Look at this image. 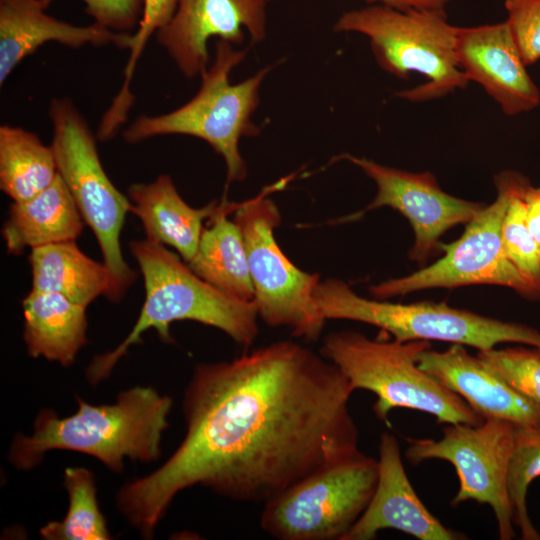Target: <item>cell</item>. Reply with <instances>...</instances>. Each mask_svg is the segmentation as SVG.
I'll list each match as a JSON object with an SVG mask.
<instances>
[{"label": "cell", "instance_id": "cell-1", "mask_svg": "<svg viewBox=\"0 0 540 540\" xmlns=\"http://www.w3.org/2000/svg\"><path fill=\"white\" fill-rule=\"evenodd\" d=\"M353 392L337 366L292 341L198 364L183 395L182 442L118 491L117 508L151 539L174 497L195 485L265 504L361 452Z\"/></svg>", "mask_w": 540, "mask_h": 540}, {"label": "cell", "instance_id": "cell-2", "mask_svg": "<svg viewBox=\"0 0 540 540\" xmlns=\"http://www.w3.org/2000/svg\"><path fill=\"white\" fill-rule=\"evenodd\" d=\"M76 413L60 417L44 408L33 433H17L8 458L19 470L39 465L51 450H69L95 457L110 471L121 473L124 459L152 462L161 454L173 400L150 386L122 391L113 404L92 405L76 396Z\"/></svg>", "mask_w": 540, "mask_h": 540}, {"label": "cell", "instance_id": "cell-3", "mask_svg": "<svg viewBox=\"0 0 540 540\" xmlns=\"http://www.w3.org/2000/svg\"><path fill=\"white\" fill-rule=\"evenodd\" d=\"M129 249L138 263L145 285L139 317L126 338L113 350L95 356L86 369L91 385L108 378L119 360L149 329L164 343H174L170 324L191 320L215 327L248 349L257 338L258 312L254 301L234 298L200 278L164 245L149 240L132 241Z\"/></svg>", "mask_w": 540, "mask_h": 540}, {"label": "cell", "instance_id": "cell-4", "mask_svg": "<svg viewBox=\"0 0 540 540\" xmlns=\"http://www.w3.org/2000/svg\"><path fill=\"white\" fill-rule=\"evenodd\" d=\"M430 348L427 340L370 339L360 332L339 331L324 338L320 354L337 366L354 391L375 394L373 411L382 421L393 409L406 408L428 413L439 424L484 422L462 397L418 366V355Z\"/></svg>", "mask_w": 540, "mask_h": 540}, {"label": "cell", "instance_id": "cell-5", "mask_svg": "<svg viewBox=\"0 0 540 540\" xmlns=\"http://www.w3.org/2000/svg\"><path fill=\"white\" fill-rule=\"evenodd\" d=\"M222 40L216 44L212 66L201 75V86L186 104L170 113L138 116L123 132L126 142L135 144L161 135H188L207 142L225 161L226 186L243 181L246 162L239 151L241 137L259 134L252 115L259 104V89L271 67L232 84L230 74L245 58Z\"/></svg>", "mask_w": 540, "mask_h": 540}, {"label": "cell", "instance_id": "cell-6", "mask_svg": "<svg viewBox=\"0 0 540 540\" xmlns=\"http://www.w3.org/2000/svg\"><path fill=\"white\" fill-rule=\"evenodd\" d=\"M335 31H353L370 40L379 66L400 79L412 72L426 78L396 96L425 102L467 87L469 80L456 53L458 27L451 25L444 10H398L372 6L344 13Z\"/></svg>", "mask_w": 540, "mask_h": 540}, {"label": "cell", "instance_id": "cell-7", "mask_svg": "<svg viewBox=\"0 0 540 540\" xmlns=\"http://www.w3.org/2000/svg\"><path fill=\"white\" fill-rule=\"evenodd\" d=\"M313 298L326 320L370 324L401 342L437 340L471 346L478 351L510 342L540 348V332L532 327L453 308L446 303L401 304L371 300L359 296L348 284L335 278L320 281Z\"/></svg>", "mask_w": 540, "mask_h": 540}, {"label": "cell", "instance_id": "cell-8", "mask_svg": "<svg viewBox=\"0 0 540 540\" xmlns=\"http://www.w3.org/2000/svg\"><path fill=\"white\" fill-rule=\"evenodd\" d=\"M49 116L58 174L64 180L81 213L92 229L103 262L113 278L111 302H118L136 280L123 258L120 233L132 202L111 182L100 161L89 126L69 99H53Z\"/></svg>", "mask_w": 540, "mask_h": 540}, {"label": "cell", "instance_id": "cell-9", "mask_svg": "<svg viewBox=\"0 0 540 540\" xmlns=\"http://www.w3.org/2000/svg\"><path fill=\"white\" fill-rule=\"evenodd\" d=\"M288 181L282 179L238 203L234 221L244 236L258 316L268 326L286 327L294 337L316 341L326 322L313 298L319 275L295 266L274 235L281 215L268 195Z\"/></svg>", "mask_w": 540, "mask_h": 540}, {"label": "cell", "instance_id": "cell-10", "mask_svg": "<svg viewBox=\"0 0 540 540\" xmlns=\"http://www.w3.org/2000/svg\"><path fill=\"white\" fill-rule=\"evenodd\" d=\"M379 462L360 452L263 504L260 526L278 540H344L368 507Z\"/></svg>", "mask_w": 540, "mask_h": 540}, {"label": "cell", "instance_id": "cell-11", "mask_svg": "<svg viewBox=\"0 0 540 540\" xmlns=\"http://www.w3.org/2000/svg\"><path fill=\"white\" fill-rule=\"evenodd\" d=\"M497 198L467 223L461 237L440 243L444 255L435 263L410 275L372 285L369 292L383 300L431 288H455L491 284L513 289L520 295L540 299V289L507 257L501 239V226L507 208L509 189L503 172L494 176Z\"/></svg>", "mask_w": 540, "mask_h": 540}, {"label": "cell", "instance_id": "cell-12", "mask_svg": "<svg viewBox=\"0 0 540 540\" xmlns=\"http://www.w3.org/2000/svg\"><path fill=\"white\" fill-rule=\"evenodd\" d=\"M514 430V425L500 420H484L478 425L447 424L438 440L408 439L405 455L412 465L430 459L450 462L459 479V489L451 504L474 500L489 505L497 520L499 538L511 540L516 534L508 470Z\"/></svg>", "mask_w": 540, "mask_h": 540}, {"label": "cell", "instance_id": "cell-13", "mask_svg": "<svg viewBox=\"0 0 540 540\" xmlns=\"http://www.w3.org/2000/svg\"><path fill=\"white\" fill-rule=\"evenodd\" d=\"M342 158L358 166L377 186L373 201L344 221L355 220L380 207L397 210L413 228L414 244L409 257L418 263L425 262L439 249V239L446 231L467 224L484 206L444 192L430 172L403 171L350 154H344Z\"/></svg>", "mask_w": 540, "mask_h": 540}, {"label": "cell", "instance_id": "cell-14", "mask_svg": "<svg viewBox=\"0 0 540 540\" xmlns=\"http://www.w3.org/2000/svg\"><path fill=\"white\" fill-rule=\"evenodd\" d=\"M267 1L178 0L171 19L156 32L157 41L185 77L201 76L209 62V39L239 45L243 28L252 44L265 38Z\"/></svg>", "mask_w": 540, "mask_h": 540}, {"label": "cell", "instance_id": "cell-15", "mask_svg": "<svg viewBox=\"0 0 540 540\" xmlns=\"http://www.w3.org/2000/svg\"><path fill=\"white\" fill-rule=\"evenodd\" d=\"M458 63L469 81L480 84L507 116L534 110L540 105V90L505 22L476 27H458Z\"/></svg>", "mask_w": 540, "mask_h": 540}, {"label": "cell", "instance_id": "cell-16", "mask_svg": "<svg viewBox=\"0 0 540 540\" xmlns=\"http://www.w3.org/2000/svg\"><path fill=\"white\" fill-rule=\"evenodd\" d=\"M418 366L462 397L484 420L540 429V404L525 396L461 344L422 351Z\"/></svg>", "mask_w": 540, "mask_h": 540}, {"label": "cell", "instance_id": "cell-17", "mask_svg": "<svg viewBox=\"0 0 540 540\" xmlns=\"http://www.w3.org/2000/svg\"><path fill=\"white\" fill-rule=\"evenodd\" d=\"M379 476L372 499L344 540H372L395 529L419 540H458L464 535L444 526L421 502L405 472L396 437L382 432Z\"/></svg>", "mask_w": 540, "mask_h": 540}, {"label": "cell", "instance_id": "cell-18", "mask_svg": "<svg viewBox=\"0 0 540 540\" xmlns=\"http://www.w3.org/2000/svg\"><path fill=\"white\" fill-rule=\"evenodd\" d=\"M48 6L46 0H0V85L24 58L50 41L71 48L87 44L129 48L131 34L98 23L71 25L46 14Z\"/></svg>", "mask_w": 540, "mask_h": 540}, {"label": "cell", "instance_id": "cell-19", "mask_svg": "<svg viewBox=\"0 0 540 540\" xmlns=\"http://www.w3.org/2000/svg\"><path fill=\"white\" fill-rule=\"evenodd\" d=\"M128 195L147 240L174 248L186 263L196 253L204 221L220 208L217 200L201 208L191 207L166 174L147 184L131 185Z\"/></svg>", "mask_w": 540, "mask_h": 540}, {"label": "cell", "instance_id": "cell-20", "mask_svg": "<svg viewBox=\"0 0 540 540\" xmlns=\"http://www.w3.org/2000/svg\"><path fill=\"white\" fill-rule=\"evenodd\" d=\"M83 218L64 180H56L34 197L13 202L2 235L9 254L64 241H75Z\"/></svg>", "mask_w": 540, "mask_h": 540}, {"label": "cell", "instance_id": "cell-21", "mask_svg": "<svg viewBox=\"0 0 540 540\" xmlns=\"http://www.w3.org/2000/svg\"><path fill=\"white\" fill-rule=\"evenodd\" d=\"M22 307L28 354L63 367L73 364L87 343L86 306L61 294L31 289Z\"/></svg>", "mask_w": 540, "mask_h": 540}, {"label": "cell", "instance_id": "cell-22", "mask_svg": "<svg viewBox=\"0 0 540 540\" xmlns=\"http://www.w3.org/2000/svg\"><path fill=\"white\" fill-rule=\"evenodd\" d=\"M238 203L225 197L219 210L204 227L196 253L188 263L203 280L225 294L244 301H254L247 248L237 223L228 219Z\"/></svg>", "mask_w": 540, "mask_h": 540}, {"label": "cell", "instance_id": "cell-23", "mask_svg": "<svg viewBox=\"0 0 540 540\" xmlns=\"http://www.w3.org/2000/svg\"><path fill=\"white\" fill-rule=\"evenodd\" d=\"M29 263L33 290L61 294L86 307L100 295L112 299L109 269L84 254L75 241L33 248Z\"/></svg>", "mask_w": 540, "mask_h": 540}, {"label": "cell", "instance_id": "cell-24", "mask_svg": "<svg viewBox=\"0 0 540 540\" xmlns=\"http://www.w3.org/2000/svg\"><path fill=\"white\" fill-rule=\"evenodd\" d=\"M57 176L54 153L36 134L10 125L0 127V188L13 202L34 197Z\"/></svg>", "mask_w": 540, "mask_h": 540}, {"label": "cell", "instance_id": "cell-25", "mask_svg": "<svg viewBox=\"0 0 540 540\" xmlns=\"http://www.w3.org/2000/svg\"><path fill=\"white\" fill-rule=\"evenodd\" d=\"M64 487L69 507L60 521H50L40 529L45 540L111 539L105 517L96 496L93 472L83 467H69L64 472Z\"/></svg>", "mask_w": 540, "mask_h": 540}, {"label": "cell", "instance_id": "cell-26", "mask_svg": "<svg viewBox=\"0 0 540 540\" xmlns=\"http://www.w3.org/2000/svg\"><path fill=\"white\" fill-rule=\"evenodd\" d=\"M502 172L509 189L501 226L503 248L512 263L540 289V247L528 228L523 199L530 182L521 173Z\"/></svg>", "mask_w": 540, "mask_h": 540}, {"label": "cell", "instance_id": "cell-27", "mask_svg": "<svg viewBox=\"0 0 540 540\" xmlns=\"http://www.w3.org/2000/svg\"><path fill=\"white\" fill-rule=\"evenodd\" d=\"M540 476V429L516 427L514 447L508 470V494L513 524L524 540H540L527 508V493L531 482Z\"/></svg>", "mask_w": 540, "mask_h": 540}, {"label": "cell", "instance_id": "cell-28", "mask_svg": "<svg viewBox=\"0 0 540 540\" xmlns=\"http://www.w3.org/2000/svg\"><path fill=\"white\" fill-rule=\"evenodd\" d=\"M178 0H144L143 13L135 33L129 42V58L124 69V81L119 93L113 99L110 108L104 114V120L113 127H120L127 119V113L133 104L130 82L135 66L147 41L164 26L173 16Z\"/></svg>", "mask_w": 540, "mask_h": 540}, {"label": "cell", "instance_id": "cell-29", "mask_svg": "<svg viewBox=\"0 0 540 540\" xmlns=\"http://www.w3.org/2000/svg\"><path fill=\"white\" fill-rule=\"evenodd\" d=\"M477 357L519 392L540 404V348L479 350Z\"/></svg>", "mask_w": 540, "mask_h": 540}, {"label": "cell", "instance_id": "cell-30", "mask_svg": "<svg viewBox=\"0 0 540 540\" xmlns=\"http://www.w3.org/2000/svg\"><path fill=\"white\" fill-rule=\"evenodd\" d=\"M506 23L523 62L532 65L540 59V0H506Z\"/></svg>", "mask_w": 540, "mask_h": 540}, {"label": "cell", "instance_id": "cell-31", "mask_svg": "<svg viewBox=\"0 0 540 540\" xmlns=\"http://www.w3.org/2000/svg\"><path fill=\"white\" fill-rule=\"evenodd\" d=\"M49 4L53 0H46ZM95 23L119 33L134 29L142 17L144 0H82Z\"/></svg>", "mask_w": 540, "mask_h": 540}, {"label": "cell", "instance_id": "cell-32", "mask_svg": "<svg viewBox=\"0 0 540 540\" xmlns=\"http://www.w3.org/2000/svg\"><path fill=\"white\" fill-rule=\"evenodd\" d=\"M526 222L528 228L540 247V187L529 184L523 194Z\"/></svg>", "mask_w": 540, "mask_h": 540}, {"label": "cell", "instance_id": "cell-33", "mask_svg": "<svg viewBox=\"0 0 540 540\" xmlns=\"http://www.w3.org/2000/svg\"><path fill=\"white\" fill-rule=\"evenodd\" d=\"M367 2H381L398 10H444L450 0H366Z\"/></svg>", "mask_w": 540, "mask_h": 540}]
</instances>
